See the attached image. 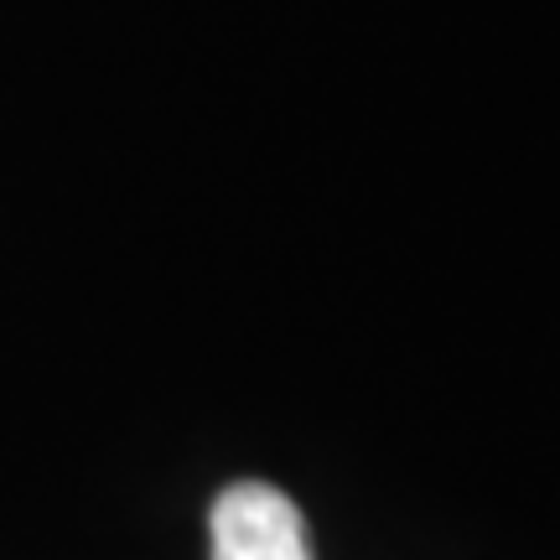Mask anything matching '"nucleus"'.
Wrapping results in <instances>:
<instances>
[{"instance_id": "obj_1", "label": "nucleus", "mask_w": 560, "mask_h": 560, "mask_svg": "<svg viewBox=\"0 0 560 560\" xmlns=\"http://www.w3.org/2000/svg\"><path fill=\"white\" fill-rule=\"evenodd\" d=\"M213 560H317L301 509L270 482H234L213 499Z\"/></svg>"}]
</instances>
